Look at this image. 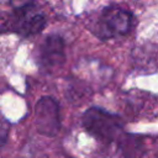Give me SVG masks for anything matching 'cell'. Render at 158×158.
<instances>
[{
  "mask_svg": "<svg viewBox=\"0 0 158 158\" xmlns=\"http://www.w3.org/2000/svg\"><path fill=\"white\" fill-rule=\"evenodd\" d=\"M6 27H7V22H6V20L2 19V17L0 16V32H1V31H5Z\"/></svg>",
  "mask_w": 158,
  "mask_h": 158,
  "instance_id": "8",
  "label": "cell"
},
{
  "mask_svg": "<svg viewBox=\"0 0 158 158\" xmlns=\"http://www.w3.org/2000/svg\"><path fill=\"white\" fill-rule=\"evenodd\" d=\"M9 131H10L9 122L2 116H0V146L5 144L7 136H9Z\"/></svg>",
  "mask_w": 158,
  "mask_h": 158,
  "instance_id": "6",
  "label": "cell"
},
{
  "mask_svg": "<svg viewBox=\"0 0 158 158\" xmlns=\"http://www.w3.org/2000/svg\"><path fill=\"white\" fill-rule=\"evenodd\" d=\"M133 25V16L130 11L111 6L102 11L99 20V36L102 38H112L125 36Z\"/></svg>",
  "mask_w": 158,
  "mask_h": 158,
  "instance_id": "2",
  "label": "cell"
},
{
  "mask_svg": "<svg viewBox=\"0 0 158 158\" xmlns=\"http://www.w3.org/2000/svg\"><path fill=\"white\" fill-rule=\"evenodd\" d=\"M12 25L21 35L30 36L41 32L46 25V20L38 10H36L32 5H28L16 10Z\"/></svg>",
  "mask_w": 158,
  "mask_h": 158,
  "instance_id": "4",
  "label": "cell"
},
{
  "mask_svg": "<svg viewBox=\"0 0 158 158\" xmlns=\"http://www.w3.org/2000/svg\"><path fill=\"white\" fill-rule=\"evenodd\" d=\"M83 125L90 135L104 142L115 139L122 128V123L117 116L98 107H91L85 111Z\"/></svg>",
  "mask_w": 158,
  "mask_h": 158,
  "instance_id": "1",
  "label": "cell"
},
{
  "mask_svg": "<svg viewBox=\"0 0 158 158\" xmlns=\"http://www.w3.org/2000/svg\"><path fill=\"white\" fill-rule=\"evenodd\" d=\"M10 1H11L12 6L17 10V9H21V7L32 5V1H33V0H10Z\"/></svg>",
  "mask_w": 158,
  "mask_h": 158,
  "instance_id": "7",
  "label": "cell"
},
{
  "mask_svg": "<svg viewBox=\"0 0 158 158\" xmlns=\"http://www.w3.org/2000/svg\"><path fill=\"white\" fill-rule=\"evenodd\" d=\"M65 59L64 42L57 35L48 36L40 49V63L46 69H56L63 64Z\"/></svg>",
  "mask_w": 158,
  "mask_h": 158,
  "instance_id": "5",
  "label": "cell"
},
{
  "mask_svg": "<svg viewBox=\"0 0 158 158\" xmlns=\"http://www.w3.org/2000/svg\"><path fill=\"white\" fill-rule=\"evenodd\" d=\"M36 126L44 136H56L59 131V109L57 102L48 96L42 98L36 105Z\"/></svg>",
  "mask_w": 158,
  "mask_h": 158,
  "instance_id": "3",
  "label": "cell"
}]
</instances>
